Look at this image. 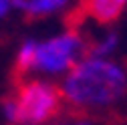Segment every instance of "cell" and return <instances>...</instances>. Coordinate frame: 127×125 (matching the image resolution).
I'll return each instance as SVG.
<instances>
[{"label": "cell", "mask_w": 127, "mask_h": 125, "mask_svg": "<svg viewBox=\"0 0 127 125\" xmlns=\"http://www.w3.org/2000/svg\"><path fill=\"white\" fill-rule=\"evenodd\" d=\"M10 6H12V0H0V18L10 10Z\"/></svg>", "instance_id": "ba28073f"}, {"label": "cell", "mask_w": 127, "mask_h": 125, "mask_svg": "<svg viewBox=\"0 0 127 125\" xmlns=\"http://www.w3.org/2000/svg\"><path fill=\"white\" fill-rule=\"evenodd\" d=\"M121 2H123V4H127V0H121Z\"/></svg>", "instance_id": "30bf717a"}, {"label": "cell", "mask_w": 127, "mask_h": 125, "mask_svg": "<svg viewBox=\"0 0 127 125\" xmlns=\"http://www.w3.org/2000/svg\"><path fill=\"white\" fill-rule=\"evenodd\" d=\"M57 125H91V123L83 121V119H71V121H63V123H57Z\"/></svg>", "instance_id": "9c48e42d"}, {"label": "cell", "mask_w": 127, "mask_h": 125, "mask_svg": "<svg viewBox=\"0 0 127 125\" xmlns=\"http://www.w3.org/2000/svg\"><path fill=\"white\" fill-rule=\"evenodd\" d=\"M87 55V44L77 30H67L44 42H36L34 69L44 75L69 73Z\"/></svg>", "instance_id": "3957f363"}, {"label": "cell", "mask_w": 127, "mask_h": 125, "mask_svg": "<svg viewBox=\"0 0 127 125\" xmlns=\"http://www.w3.org/2000/svg\"><path fill=\"white\" fill-rule=\"evenodd\" d=\"M119 46V34L117 32H107L103 34L99 40H95L89 49H87V55L89 57H103V59H109L111 55H113L117 51ZM85 55V57H87Z\"/></svg>", "instance_id": "52a82bcc"}, {"label": "cell", "mask_w": 127, "mask_h": 125, "mask_svg": "<svg viewBox=\"0 0 127 125\" xmlns=\"http://www.w3.org/2000/svg\"><path fill=\"white\" fill-rule=\"evenodd\" d=\"M125 4L121 0H83V10L87 12V16H91L95 22L99 24H111L115 22Z\"/></svg>", "instance_id": "277c9868"}, {"label": "cell", "mask_w": 127, "mask_h": 125, "mask_svg": "<svg viewBox=\"0 0 127 125\" xmlns=\"http://www.w3.org/2000/svg\"><path fill=\"white\" fill-rule=\"evenodd\" d=\"M65 103L75 111H105L127 97V67L115 59L83 57L61 85Z\"/></svg>", "instance_id": "6da1fadb"}, {"label": "cell", "mask_w": 127, "mask_h": 125, "mask_svg": "<svg viewBox=\"0 0 127 125\" xmlns=\"http://www.w3.org/2000/svg\"><path fill=\"white\" fill-rule=\"evenodd\" d=\"M67 4H69V0H28L24 12L30 18H38V16L53 14L57 10H63Z\"/></svg>", "instance_id": "8992f818"}, {"label": "cell", "mask_w": 127, "mask_h": 125, "mask_svg": "<svg viewBox=\"0 0 127 125\" xmlns=\"http://www.w3.org/2000/svg\"><path fill=\"white\" fill-rule=\"evenodd\" d=\"M18 121L28 125H42L55 119L63 111V93L61 87L46 81H26L18 87L16 97Z\"/></svg>", "instance_id": "7a4b0ae2"}, {"label": "cell", "mask_w": 127, "mask_h": 125, "mask_svg": "<svg viewBox=\"0 0 127 125\" xmlns=\"http://www.w3.org/2000/svg\"><path fill=\"white\" fill-rule=\"evenodd\" d=\"M34 55H36V42L26 40L16 55V65H14V75L24 77L34 69Z\"/></svg>", "instance_id": "5b68a950"}]
</instances>
